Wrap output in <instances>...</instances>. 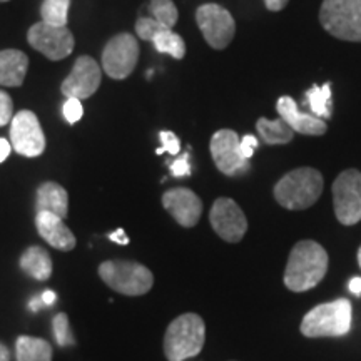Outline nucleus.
I'll return each mask as SVG.
<instances>
[{
	"instance_id": "22",
	"label": "nucleus",
	"mask_w": 361,
	"mask_h": 361,
	"mask_svg": "<svg viewBox=\"0 0 361 361\" xmlns=\"http://www.w3.org/2000/svg\"><path fill=\"white\" fill-rule=\"evenodd\" d=\"M17 361H52V346L47 340L19 336L16 341Z\"/></svg>"
},
{
	"instance_id": "17",
	"label": "nucleus",
	"mask_w": 361,
	"mask_h": 361,
	"mask_svg": "<svg viewBox=\"0 0 361 361\" xmlns=\"http://www.w3.org/2000/svg\"><path fill=\"white\" fill-rule=\"evenodd\" d=\"M276 111L279 117H283L288 126L298 134L323 135L328 130V126L323 119L308 114V112H301L295 99H291L290 96H283L278 99Z\"/></svg>"
},
{
	"instance_id": "6",
	"label": "nucleus",
	"mask_w": 361,
	"mask_h": 361,
	"mask_svg": "<svg viewBox=\"0 0 361 361\" xmlns=\"http://www.w3.org/2000/svg\"><path fill=\"white\" fill-rule=\"evenodd\" d=\"M319 22L333 37L361 42V0H323Z\"/></svg>"
},
{
	"instance_id": "7",
	"label": "nucleus",
	"mask_w": 361,
	"mask_h": 361,
	"mask_svg": "<svg viewBox=\"0 0 361 361\" xmlns=\"http://www.w3.org/2000/svg\"><path fill=\"white\" fill-rule=\"evenodd\" d=\"M333 207L338 221L353 226L361 221V173L346 169L333 183Z\"/></svg>"
},
{
	"instance_id": "34",
	"label": "nucleus",
	"mask_w": 361,
	"mask_h": 361,
	"mask_svg": "<svg viewBox=\"0 0 361 361\" xmlns=\"http://www.w3.org/2000/svg\"><path fill=\"white\" fill-rule=\"evenodd\" d=\"M109 239H111V241L117 243V245H129V238L126 236V233H124L123 228H119V229H117V231L109 234Z\"/></svg>"
},
{
	"instance_id": "31",
	"label": "nucleus",
	"mask_w": 361,
	"mask_h": 361,
	"mask_svg": "<svg viewBox=\"0 0 361 361\" xmlns=\"http://www.w3.org/2000/svg\"><path fill=\"white\" fill-rule=\"evenodd\" d=\"M258 146H259L258 139H256L255 135L247 134V135H245V137L241 139V144H239V149H241L243 157L250 161L251 157H252V154H255L256 149H258Z\"/></svg>"
},
{
	"instance_id": "9",
	"label": "nucleus",
	"mask_w": 361,
	"mask_h": 361,
	"mask_svg": "<svg viewBox=\"0 0 361 361\" xmlns=\"http://www.w3.org/2000/svg\"><path fill=\"white\" fill-rule=\"evenodd\" d=\"M196 22L206 42L216 51L226 49L236 34V22L233 16L218 4H204L196 11Z\"/></svg>"
},
{
	"instance_id": "25",
	"label": "nucleus",
	"mask_w": 361,
	"mask_h": 361,
	"mask_svg": "<svg viewBox=\"0 0 361 361\" xmlns=\"http://www.w3.org/2000/svg\"><path fill=\"white\" fill-rule=\"evenodd\" d=\"M71 0H44L40 6L42 22L54 27H67Z\"/></svg>"
},
{
	"instance_id": "8",
	"label": "nucleus",
	"mask_w": 361,
	"mask_h": 361,
	"mask_svg": "<svg viewBox=\"0 0 361 361\" xmlns=\"http://www.w3.org/2000/svg\"><path fill=\"white\" fill-rule=\"evenodd\" d=\"M139 61L137 39L130 34H117L106 44L102 52V69L111 79H128Z\"/></svg>"
},
{
	"instance_id": "38",
	"label": "nucleus",
	"mask_w": 361,
	"mask_h": 361,
	"mask_svg": "<svg viewBox=\"0 0 361 361\" xmlns=\"http://www.w3.org/2000/svg\"><path fill=\"white\" fill-rule=\"evenodd\" d=\"M44 303H42V298H39V296H34V298H30V301H29V308L34 311H39L40 310V306H42Z\"/></svg>"
},
{
	"instance_id": "28",
	"label": "nucleus",
	"mask_w": 361,
	"mask_h": 361,
	"mask_svg": "<svg viewBox=\"0 0 361 361\" xmlns=\"http://www.w3.org/2000/svg\"><path fill=\"white\" fill-rule=\"evenodd\" d=\"M162 147H159L156 151V154H164V152H169L171 156H178L180 151V142L178 139V135L171 130H161L159 133Z\"/></svg>"
},
{
	"instance_id": "36",
	"label": "nucleus",
	"mask_w": 361,
	"mask_h": 361,
	"mask_svg": "<svg viewBox=\"0 0 361 361\" xmlns=\"http://www.w3.org/2000/svg\"><path fill=\"white\" fill-rule=\"evenodd\" d=\"M40 298H42L44 305H54V303H56V300H57V295L54 291L47 290V291H44V295Z\"/></svg>"
},
{
	"instance_id": "41",
	"label": "nucleus",
	"mask_w": 361,
	"mask_h": 361,
	"mask_svg": "<svg viewBox=\"0 0 361 361\" xmlns=\"http://www.w3.org/2000/svg\"><path fill=\"white\" fill-rule=\"evenodd\" d=\"M0 2H8V0H0Z\"/></svg>"
},
{
	"instance_id": "24",
	"label": "nucleus",
	"mask_w": 361,
	"mask_h": 361,
	"mask_svg": "<svg viewBox=\"0 0 361 361\" xmlns=\"http://www.w3.org/2000/svg\"><path fill=\"white\" fill-rule=\"evenodd\" d=\"M306 104L310 106V114H313L319 119H329L331 117V84L326 82L322 87L313 85L310 90H306Z\"/></svg>"
},
{
	"instance_id": "37",
	"label": "nucleus",
	"mask_w": 361,
	"mask_h": 361,
	"mask_svg": "<svg viewBox=\"0 0 361 361\" xmlns=\"http://www.w3.org/2000/svg\"><path fill=\"white\" fill-rule=\"evenodd\" d=\"M350 291L353 295H361V278H353L350 281Z\"/></svg>"
},
{
	"instance_id": "27",
	"label": "nucleus",
	"mask_w": 361,
	"mask_h": 361,
	"mask_svg": "<svg viewBox=\"0 0 361 361\" xmlns=\"http://www.w3.org/2000/svg\"><path fill=\"white\" fill-rule=\"evenodd\" d=\"M52 328H54V336H56V341L59 346L66 348V346H74L75 338L74 333L71 329L69 316L66 313H57L52 319Z\"/></svg>"
},
{
	"instance_id": "29",
	"label": "nucleus",
	"mask_w": 361,
	"mask_h": 361,
	"mask_svg": "<svg viewBox=\"0 0 361 361\" xmlns=\"http://www.w3.org/2000/svg\"><path fill=\"white\" fill-rule=\"evenodd\" d=\"M64 116L69 124H75L82 119L84 116V109H82V104H80L79 99L69 97L66 99L64 102Z\"/></svg>"
},
{
	"instance_id": "13",
	"label": "nucleus",
	"mask_w": 361,
	"mask_h": 361,
	"mask_svg": "<svg viewBox=\"0 0 361 361\" xmlns=\"http://www.w3.org/2000/svg\"><path fill=\"white\" fill-rule=\"evenodd\" d=\"M209 221L216 234L228 243H239L247 231V219L236 201L219 197L211 207Z\"/></svg>"
},
{
	"instance_id": "20",
	"label": "nucleus",
	"mask_w": 361,
	"mask_h": 361,
	"mask_svg": "<svg viewBox=\"0 0 361 361\" xmlns=\"http://www.w3.org/2000/svg\"><path fill=\"white\" fill-rule=\"evenodd\" d=\"M37 213L39 211H49V213L59 216V218H67L69 213V194L61 184L42 183L37 189Z\"/></svg>"
},
{
	"instance_id": "15",
	"label": "nucleus",
	"mask_w": 361,
	"mask_h": 361,
	"mask_svg": "<svg viewBox=\"0 0 361 361\" xmlns=\"http://www.w3.org/2000/svg\"><path fill=\"white\" fill-rule=\"evenodd\" d=\"M135 34L139 39L154 44L157 52L168 54L174 59H183L186 56V44L183 37L169 27L161 25L152 17H139L135 22Z\"/></svg>"
},
{
	"instance_id": "26",
	"label": "nucleus",
	"mask_w": 361,
	"mask_h": 361,
	"mask_svg": "<svg viewBox=\"0 0 361 361\" xmlns=\"http://www.w3.org/2000/svg\"><path fill=\"white\" fill-rule=\"evenodd\" d=\"M149 11L152 13V19L159 22L161 25L169 27V29H173L179 19L178 7L174 6L173 0H151Z\"/></svg>"
},
{
	"instance_id": "2",
	"label": "nucleus",
	"mask_w": 361,
	"mask_h": 361,
	"mask_svg": "<svg viewBox=\"0 0 361 361\" xmlns=\"http://www.w3.org/2000/svg\"><path fill=\"white\" fill-rule=\"evenodd\" d=\"M323 192V176L313 168H300L283 176L274 186V200L291 211L308 209Z\"/></svg>"
},
{
	"instance_id": "39",
	"label": "nucleus",
	"mask_w": 361,
	"mask_h": 361,
	"mask_svg": "<svg viewBox=\"0 0 361 361\" xmlns=\"http://www.w3.org/2000/svg\"><path fill=\"white\" fill-rule=\"evenodd\" d=\"M0 361H11V350L0 341Z\"/></svg>"
},
{
	"instance_id": "33",
	"label": "nucleus",
	"mask_w": 361,
	"mask_h": 361,
	"mask_svg": "<svg viewBox=\"0 0 361 361\" xmlns=\"http://www.w3.org/2000/svg\"><path fill=\"white\" fill-rule=\"evenodd\" d=\"M288 2L290 0H264V6L271 12H279L288 6Z\"/></svg>"
},
{
	"instance_id": "1",
	"label": "nucleus",
	"mask_w": 361,
	"mask_h": 361,
	"mask_svg": "<svg viewBox=\"0 0 361 361\" xmlns=\"http://www.w3.org/2000/svg\"><path fill=\"white\" fill-rule=\"evenodd\" d=\"M326 271V250L319 243L303 239L295 245L290 252L286 271H284V284H286L288 290L305 293L318 286Z\"/></svg>"
},
{
	"instance_id": "3",
	"label": "nucleus",
	"mask_w": 361,
	"mask_h": 361,
	"mask_svg": "<svg viewBox=\"0 0 361 361\" xmlns=\"http://www.w3.org/2000/svg\"><path fill=\"white\" fill-rule=\"evenodd\" d=\"M206 340L204 319L196 313L180 314L166 329L164 355L168 361L194 358L202 351Z\"/></svg>"
},
{
	"instance_id": "16",
	"label": "nucleus",
	"mask_w": 361,
	"mask_h": 361,
	"mask_svg": "<svg viewBox=\"0 0 361 361\" xmlns=\"http://www.w3.org/2000/svg\"><path fill=\"white\" fill-rule=\"evenodd\" d=\"M162 206L183 228H194L202 214V202L188 188H174L162 194Z\"/></svg>"
},
{
	"instance_id": "30",
	"label": "nucleus",
	"mask_w": 361,
	"mask_h": 361,
	"mask_svg": "<svg viewBox=\"0 0 361 361\" xmlns=\"http://www.w3.org/2000/svg\"><path fill=\"white\" fill-rule=\"evenodd\" d=\"M13 117V102L11 96L0 90V128L7 126Z\"/></svg>"
},
{
	"instance_id": "11",
	"label": "nucleus",
	"mask_w": 361,
	"mask_h": 361,
	"mask_svg": "<svg viewBox=\"0 0 361 361\" xmlns=\"http://www.w3.org/2000/svg\"><path fill=\"white\" fill-rule=\"evenodd\" d=\"M11 144L17 154L37 157L45 151V135L32 111H20L11 121Z\"/></svg>"
},
{
	"instance_id": "32",
	"label": "nucleus",
	"mask_w": 361,
	"mask_h": 361,
	"mask_svg": "<svg viewBox=\"0 0 361 361\" xmlns=\"http://www.w3.org/2000/svg\"><path fill=\"white\" fill-rule=\"evenodd\" d=\"M171 173H173L174 178H183V176L191 174V166H189V156L184 154L180 156L178 161H174L171 164Z\"/></svg>"
},
{
	"instance_id": "14",
	"label": "nucleus",
	"mask_w": 361,
	"mask_h": 361,
	"mask_svg": "<svg viewBox=\"0 0 361 361\" xmlns=\"http://www.w3.org/2000/svg\"><path fill=\"white\" fill-rule=\"evenodd\" d=\"M102 80L101 67L92 57L80 56L75 61L74 69L61 85V92L64 94L66 99L74 97L82 101L97 92L99 85Z\"/></svg>"
},
{
	"instance_id": "5",
	"label": "nucleus",
	"mask_w": 361,
	"mask_h": 361,
	"mask_svg": "<svg viewBox=\"0 0 361 361\" xmlns=\"http://www.w3.org/2000/svg\"><path fill=\"white\" fill-rule=\"evenodd\" d=\"M99 276L111 290L126 296H141L151 290L154 276L141 263L128 259L104 261L99 266Z\"/></svg>"
},
{
	"instance_id": "4",
	"label": "nucleus",
	"mask_w": 361,
	"mask_h": 361,
	"mask_svg": "<svg viewBox=\"0 0 361 361\" xmlns=\"http://www.w3.org/2000/svg\"><path fill=\"white\" fill-rule=\"evenodd\" d=\"M306 338H335L348 335L351 329V303L346 298L314 306L301 322Z\"/></svg>"
},
{
	"instance_id": "10",
	"label": "nucleus",
	"mask_w": 361,
	"mask_h": 361,
	"mask_svg": "<svg viewBox=\"0 0 361 361\" xmlns=\"http://www.w3.org/2000/svg\"><path fill=\"white\" fill-rule=\"evenodd\" d=\"M27 42L51 61H62L74 51L75 40L67 27H54L40 20L29 29Z\"/></svg>"
},
{
	"instance_id": "40",
	"label": "nucleus",
	"mask_w": 361,
	"mask_h": 361,
	"mask_svg": "<svg viewBox=\"0 0 361 361\" xmlns=\"http://www.w3.org/2000/svg\"><path fill=\"white\" fill-rule=\"evenodd\" d=\"M358 264H360V268H361V246H360V250H358Z\"/></svg>"
},
{
	"instance_id": "19",
	"label": "nucleus",
	"mask_w": 361,
	"mask_h": 361,
	"mask_svg": "<svg viewBox=\"0 0 361 361\" xmlns=\"http://www.w3.org/2000/svg\"><path fill=\"white\" fill-rule=\"evenodd\" d=\"M29 57L17 49L0 51V85L4 87H20L24 84Z\"/></svg>"
},
{
	"instance_id": "23",
	"label": "nucleus",
	"mask_w": 361,
	"mask_h": 361,
	"mask_svg": "<svg viewBox=\"0 0 361 361\" xmlns=\"http://www.w3.org/2000/svg\"><path fill=\"white\" fill-rule=\"evenodd\" d=\"M256 129H258L259 137L268 144V146H278V144H288L295 137V130L288 126L283 117L279 119L269 121L266 117H261L256 123Z\"/></svg>"
},
{
	"instance_id": "21",
	"label": "nucleus",
	"mask_w": 361,
	"mask_h": 361,
	"mask_svg": "<svg viewBox=\"0 0 361 361\" xmlns=\"http://www.w3.org/2000/svg\"><path fill=\"white\" fill-rule=\"evenodd\" d=\"M20 268L27 276L47 281L52 276V259L49 252L40 246H30L20 256Z\"/></svg>"
},
{
	"instance_id": "12",
	"label": "nucleus",
	"mask_w": 361,
	"mask_h": 361,
	"mask_svg": "<svg viewBox=\"0 0 361 361\" xmlns=\"http://www.w3.org/2000/svg\"><path fill=\"white\" fill-rule=\"evenodd\" d=\"M239 144L241 139L231 129H221L211 137V156L216 168L226 176H238L250 169V161L243 157Z\"/></svg>"
},
{
	"instance_id": "35",
	"label": "nucleus",
	"mask_w": 361,
	"mask_h": 361,
	"mask_svg": "<svg viewBox=\"0 0 361 361\" xmlns=\"http://www.w3.org/2000/svg\"><path fill=\"white\" fill-rule=\"evenodd\" d=\"M12 151V144L7 141V139H2L0 137V162H4L11 154Z\"/></svg>"
},
{
	"instance_id": "18",
	"label": "nucleus",
	"mask_w": 361,
	"mask_h": 361,
	"mask_svg": "<svg viewBox=\"0 0 361 361\" xmlns=\"http://www.w3.org/2000/svg\"><path fill=\"white\" fill-rule=\"evenodd\" d=\"M35 228L40 238L59 251H71L75 247L74 233L67 228L64 219L49 211H39L35 214Z\"/></svg>"
}]
</instances>
